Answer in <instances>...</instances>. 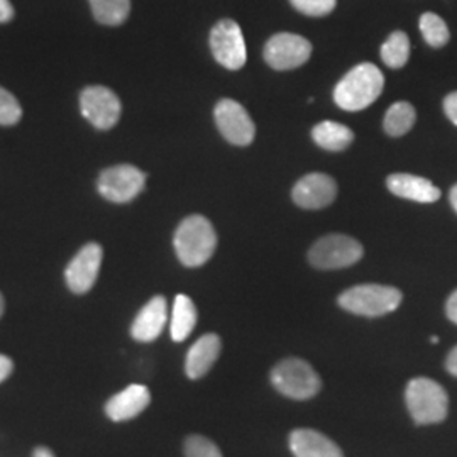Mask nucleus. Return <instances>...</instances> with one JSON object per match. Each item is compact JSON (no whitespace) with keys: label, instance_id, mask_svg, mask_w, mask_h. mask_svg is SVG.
I'll return each instance as SVG.
<instances>
[{"label":"nucleus","instance_id":"22","mask_svg":"<svg viewBox=\"0 0 457 457\" xmlns=\"http://www.w3.org/2000/svg\"><path fill=\"white\" fill-rule=\"evenodd\" d=\"M415 124V109L409 102H396L385 115V131L393 137L403 136Z\"/></svg>","mask_w":457,"mask_h":457},{"label":"nucleus","instance_id":"1","mask_svg":"<svg viewBox=\"0 0 457 457\" xmlns=\"http://www.w3.org/2000/svg\"><path fill=\"white\" fill-rule=\"evenodd\" d=\"M383 87L385 77L379 68L371 63H361L337 83L334 100L344 111L358 112L376 102L383 92Z\"/></svg>","mask_w":457,"mask_h":457},{"label":"nucleus","instance_id":"4","mask_svg":"<svg viewBox=\"0 0 457 457\" xmlns=\"http://www.w3.org/2000/svg\"><path fill=\"white\" fill-rule=\"evenodd\" d=\"M271 383L287 398L296 402L311 400L320 392L322 381L307 361L288 358L271 370Z\"/></svg>","mask_w":457,"mask_h":457},{"label":"nucleus","instance_id":"20","mask_svg":"<svg viewBox=\"0 0 457 457\" xmlns=\"http://www.w3.org/2000/svg\"><path fill=\"white\" fill-rule=\"evenodd\" d=\"M312 137L319 146L327 151H343L354 141V132L344 124L326 120L313 128Z\"/></svg>","mask_w":457,"mask_h":457},{"label":"nucleus","instance_id":"16","mask_svg":"<svg viewBox=\"0 0 457 457\" xmlns=\"http://www.w3.org/2000/svg\"><path fill=\"white\" fill-rule=\"evenodd\" d=\"M288 442L295 457H344L336 442L313 428H296Z\"/></svg>","mask_w":457,"mask_h":457},{"label":"nucleus","instance_id":"27","mask_svg":"<svg viewBox=\"0 0 457 457\" xmlns=\"http://www.w3.org/2000/svg\"><path fill=\"white\" fill-rule=\"evenodd\" d=\"M296 11L311 17H324L330 14L337 0H290Z\"/></svg>","mask_w":457,"mask_h":457},{"label":"nucleus","instance_id":"28","mask_svg":"<svg viewBox=\"0 0 457 457\" xmlns=\"http://www.w3.org/2000/svg\"><path fill=\"white\" fill-rule=\"evenodd\" d=\"M444 111L445 115L457 126V92H453L444 100Z\"/></svg>","mask_w":457,"mask_h":457},{"label":"nucleus","instance_id":"29","mask_svg":"<svg viewBox=\"0 0 457 457\" xmlns=\"http://www.w3.org/2000/svg\"><path fill=\"white\" fill-rule=\"evenodd\" d=\"M14 371V362L11 358L0 354V383L5 381L9 376L12 375Z\"/></svg>","mask_w":457,"mask_h":457},{"label":"nucleus","instance_id":"11","mask_svg":"<svg viewBox=\"0 0 457 457\" xmlns=\"http://www.w3.org/2000/svg\"><path fill=\"white\" fill-rule=\"evenodd\" d=\"M215 122L219 131L230 145L247 146L253 143L256 128L245 107L230 98H224L215 105Z\"/></svg>","mask_w":457,"mask_h":457},{"label":"nucleus","instance_id":"24","mask_svg":"<svg viewBox=\"0 0 457 457\" xmlns=\"http://www.w3.org/2000/svg\"><path fill=\"white\" fill-rule=\"evenodd\" d=\"M420 31L424 36L425 43L432 48H442L449 43V28L447 24L442 21V17L432 12H427L420 17Z\"/></svg>","mask_w":457,"mask_h":457},{"label":"nucleus","instance_id":"6","mask_svg":"<svg viewBox=\"0 0 457 457\" xmlns=\"http://www.w3.org/2000/svg\"><path fill=\"white\" fill-rule=\"evenodd\" d=\"M362 253V245L354 237L330 234L312 245L309 262L319 270H341L360 262Z\"/></svg>","mask_w":457,"mask_h":457},{"label":"nucleus","instance_id":"34","mask_svg":"<svg viewBox=\"0 0 457 457\" xmlns=\"http://www.w3.org/2000/svg\"><path fill=\"white\" fill-rule=\"evenodd\" d=\"M449 200H451V205L454 207V211L457 212V183L451 188V194H449Z\"/></svg>","mask_w":457,"mask_h":457},{"label":"nucleus","instance_id":"21","mask_svg":"<svg viewBox=\"0 0 457 457\" xmlns=\"http://www.w3.org/2000/svg\"><path fill=\"white\" fill-rule=\"evenodd\" d=\"M90 7L100 24L119 26L131 12V0H90Z\"/></svg>","mask_w":457,"mask_h":457},{"label":"nucleus","instance_id":"35","mask_svg":"<svg viewBox=\"0 0 457 457\" xmlns=\"http://www.w3.org/2000/svg\"><path fill=\"white\" fill-rule=\"evenodd\" d=\"M4 309H5V303H4V296L0 294V317H2V313H4Z\"/></svg>","mask_w":457,"mask_h":457},{"label":"nucleus","instance_id":"15","mask_svg":"<svg viewBox=\"0 0 457 457\" xmlns=\"http://www.w3.org/2000/svg\"><path fill=\"white\" fill-rule=\"evenodd\" d=\"M151 403V393L145 385H131L105 403V413L112 422H126L143 413Z\"/></svg>","mask_w":457,"mask_h":457},{"label":"nucleus","instance_id":"17","mask_svg":"<svg viewBox=\"0 0 457 457\" xmlns=\"http://www.w3.org/2000/svg\"><path fill=\"white\" fill-rule=\"evenodd\" d=\"M222 343L217 334H205L196 341L185 360V373L190 379H200L212 370L220 356Z\"/></svg>","mask_w":457,"mask_h":457},{"label":"nucleus","instance_id":"5","mask_svg":"<svg viewBox=\"0 0 457 457\" xmlns=\"http://www.w3.org/2000/svg\"><path fill=\"white\" fill-rule=\"evenodd\" d=\"M402 303V292L386 285H358L339 296L344 311L361 317H381L396 311Z\"/></svg>","mask_w":457,"mask_h":457},{"label":"nucleus","instance_id":"12","mask_svg":"<svg viewBox=\"0 0 457 457\" xmlns=\"http://www.w3.org/2000/svg\"><path fill=\"white\" fill-rule=\"evenodd\" d=\"M104 258L102 245L88 243L75 254V258L66 266L65 278L68 288L73 294L83 295L90 292L97 281L100 264Z\"/></svg>","mask_w":457,"mask_h":457},{"label":"nucleus","instance_id":"7","mask_svg":"<svg viewBox=\"0 0 457 457\" xmlns=\"http://www.w3.org/2000/svg\"><path fill=\"white\" fill-rule=\"evenodd\" d=\"M146 175L131 164L107 168L98 177V194L114 204H128L143 192Z\"/></svg>","mask_w":457,"mask_h":457},{"label":"nucleus","instance_id":"14","mask_svg":"<svg viewBox=\"0 0 457 457\" xmlns=\"http://www.w3.org/2000/svg\"><path fill=\"white\" fill-rule=\"evenodd\" d=\"M168 320V303L162 295L153 296L141 312L136 315L131 326V336L137 343L156 341Z\"/></svg>","mask_w":457,"mask_h":457},{"label":"nucleus","instance_id":"33","mask_svg":"<svg viewBox=\"0 0 457 457\" xmlns=\"http://www.w3.org/2000/svg\"><path fill=\"white\" fill-rule=\"evenodd\" d=\"M33 457H54V454L49 451L48 447H36Z\"/></svg>","mask_w":457,"mask_h":457},{"label":"nucleus","instance_id":"30","mask_svg":"<svg viewBox=\"0 0 457 457\" xmlns=\"http://www.w3.org/2000/svg\"><path fill=\"white\" fill-rule=\"evenodd\" d=\"M445 313L449 317L451 322L457 324V290L454 294L451 295L447 298V303H445Z\"/></svg>","mask_w":457,"mask_h":457},{"label":"nucleus","instance_id":"23","mask_svg":"<svg viewBox=\"0 0 457 457\" xmlns=\"http://www.w3.org/2000/svg\"><path fill=\"white\" fill-rule=\"evenodd\" d=\"M409 36L402 31H395L381 46V60L390 68H402L409 62Z\"/></svg>","mask_w":457,"mask_h":457},{"label":"nucleus","instance_id":"19","mask_svg":"<svg viewBox=\"0 0 457 457\" xmlns=\"http://www.w3.org/2000/svg\"><path fill=\"white\" fill-rule=\"evenodd\" d=\"M196 326V309L194 300L187 295H177L173 312H171V322L170 332L171 339L175 343H183Z\"/></svg>","mask_w":457,"mask_h":457},{"label":"nucleus","instance_id":"13","mask_svg":"<svg viewBox=\"0 0 457 457\" xmlns=\"http://www.w3.org/2000/svg\"><path fill=\"white\" fill-rule=\"evenodd\" d=\"M337 195V185L334 179L324 173H311L295 185L294 202L309 211H319L330 205Z\"/></svg>","mask_w":457,"mask_h":457},{"label":"nucleus","instance_id":"25","mask_svg":"<svg viewBox=\"0 0 457 457\" xmlns=\"http://www.w3.org/2000/svg\"><path fill=\"white\" fill-rule=\"evenodd\" d=\"M185 457H222L217 444L204 436H190L185 441Z\"/></svg>","mask_w":457,"mask_h":457},{"label":"nucleus","instance_id":"2","mask_svg":"<svg viewBox=\"0 0 457 457\" xmlns=\"http://www.w3.org/2000/svg\"><path fill=\"white\" fill-rule=\"evenodd\" d=\"M173 245L183 266L198 268L212 258L217 234L209 219L204 215H190L177 228Z\"/></svg>","mask_w":457,"mask_h":457},{"label":"nucleus","instance_id":"31","mask_svg":"<svg viewBox=\"0 0 457 457\" xmlns=\"http://www.w3.org/2000/svg\"><path fill=\"white\" fill-rule=\"evenodd\" d=\"M14 17V7L9 0H0V22H9Z\"/></svg>","mask_w":457,"mask_h":457},{"label":"nucleus","instance_id":"8","mask_svg":"<svg viewBox=\"0 0 457 457\" xmlns=\"http://www.w3.org/2000/svg\"><path fill=\"white\" fill-rule=\"evenodd\" d=\"M213 58L228 70H241L247 60L245 36L239 24L232 19H222L211 31Z\"/></svg>","mask_w":457,"mask_h":457},{"label":"nucleus","instance_id":"36","mask_svg":"<svg viewBox=\"0 0 457 457\" xmlns=\"http://www.w3.org/2000/svg\"><path fill=\"white\" fill-rule=\"evenodd\" d=\"M430 343H432V344L439 343V337H436V336H434V337H430Z\"/></svg>","mask_w":457,"mask_h":457},{"label":"nucleus","instance_id":"9","mask_svg":"<svg viewBox=\"0 0 457 457\" xmlns=\"http://www.w3.org/2000/svg\"><path fill=\"white\" fill-rule=\"evenodd\" d=\"M82 114L94 128L100 131L112 129L122 112L120 100L107 87H88L80 97Z\"/></svg>","mask_w":457,"mask_h":457},{"label":"nucleus","instance_id":"32","mask_svg":"<svg viewBox=\"0 0 457 457\" xmlns=\"http://www.w3.org/2000/svg\"><path fill=\"white\" fill-rule=\"evenodd\" d=\"M445 370L453 376L457 378V345L447 354V360H445Z\"/></svg>","mask_w":457,"mask_h":457},{"label":"nucleus","instance_id":"18","mask_svg":"<svg viewBox=\"0 0 457 457\" xmlns=\"http://www.w3.org/2000/svg\"><path fill=\"white\" fill-rule=\"evenodd\" d=\"M386 185L393 195L415 200L420 204H432L441 198V190L432 181L409 173H395L388 177Z\"/></svg>","mask_w":457,"mask_h":457},{"label":"nucleus","instance_id":"3","mask_svg":"<svg viewBox=\"0 0 457 457\" xmlns=\"http://www.w3.org/2000/svg\"><path fill=\"white\" fill-rule=\"evenodd\" d=\"M405 402L417 425L441 424L449 413V396L437 381L419 376L410 379Z\"/></svg>","mask_w":457,"mask_h":457},{"label":"nucleus","instance_id":"26","mask_svg":"<svg viewBox=\"0 0 457 457\" xmlns=\"http://www.w3.org/2000/svg\"><path fill=\"white\" fill-rule=\"evenodd\" d=\"M22 109L17 98L0 87V126H14L21 120Z\"/></svg>","mask_w":457,"mask_h":457},{"label":"nucleus","instance_id":"10","mask_svg":"<svg viewBox=\"0 0 457 457\" xmlns=\"http://www.w3.org/2000/svg\"><path fill=\"white\" fill-rule=\"evenodd\" d=\"M311 54V43L298 34H275L264 46L266 63L279 71L305 65Z\"/></svg>","mask_w":457,"mask_h":457}]
</instances>
